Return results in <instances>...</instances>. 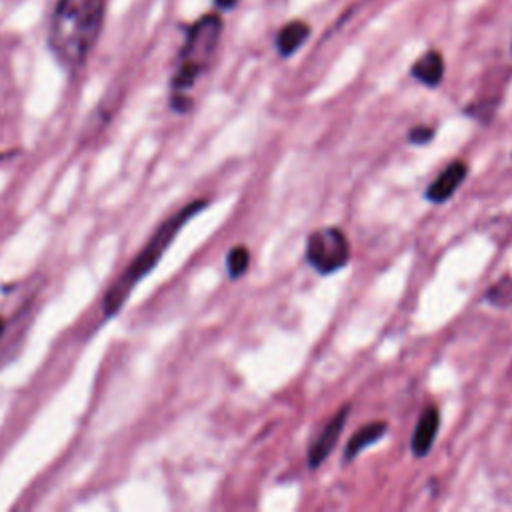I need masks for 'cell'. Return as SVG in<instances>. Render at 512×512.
Masks as SVG:
<instances>
[{
	"instance_id": "2",
	"label": "cell",
	"mask_w": 512,
	"mask_h": 512,
	"mask_svg": "<svg viewBox=\"0 0 512 512\" xmlns=\"http://www.w3.org/2000/svg\"><path fill=\"white\" fill-rule=\"evenodd\" d=\"M206 206V200H194L190 204H186L182 210H178L174 216H170L166 222H162L158 226V230L150 236V240L146 242V246L136 254V258L126 266V270L116 278V282L108 288L102 308H104V316L110 318L114 316L126 302V298L132 294L134 286L152 272V268L160 262L162 254L166 252V248L172 244V240L176 238V234L182 230V226L196 216L202 208Z\"/></svg>"
},
{
	"instance_id": "13",
	"label": "cell",
	"mask_w": 512,
	"mask_h": 512,
	"mask_svg": "<svg viewBox=\"0 0 512 512\" xmlns=\"http://www.w3.org/2000/svg\"><path fill=\"white\" fill-rule=\"evenodd\" d=\"M432 138H434V128H430V126H414L408 132V142L416 144V146L428 144Z\"/></svg>"
},
{
	"instance_id": "14",
	"label": "cell",
	"mask_w": 512,
	"mask_h": 512,
	"mask_svg": "<svg viewBox=\"0 0 512 512\" xmlns=\"http://www.w3.org/2000/svg\"><path fill=\"white\" fill-rule=\"evenodd\" d=\"M238 2H240V0H214L216 8H220V10H230V8H234Z\"/></svg>"
},
{
	"instance_id": "8",
	"label": "cell",
	"mask_w": 512,
	"mask_h": 512,
	"mask_svg": "<svg viewBox=\"0 0 512 512\" xmlns=\"http://www.w3.org/2000/svg\"><path fill=\"white\" fill-rule=\"evenodd\" d=\"M410 74L418 82H422L424 86H430V88L438 86L442 82V78H444V58H442V54L436 52V50H430V52L422 54L414 62Z\"/></svg>"
},
{
	"instance_id": "6",
	"label": "cell",
	"mask_w": 512,
	"mask_h": 512,
	"mask_svg": "<svg viewBox=\"0 0 512 512\" xmlns=\"http://www.w3.org/2000/svg\"><path fill=\"white\" fill-rule=\"evenodd\" d=\"M468 174V166L462 160H454L450 162L440 174L438 178L426 188V200L432 204H442L448 198L454 196V192L462 186L464 178Z\"/></svg>"
},
{
	"instance_id": "12",
	"label": "cell",
	"mask_w": 512,
	"mask_h": 512,
	"mask_svg": "<svg viewBox=\"0 0 512 512\" xmlns=\"http://www.w3.org/2000/svg\"><path fill=\"white\" fill-rule=\"evenodd\" d=\"M488 300L494 304H506L512 300V280L510 278H502L496 286L490 288L488 292Z\"/></svg>"
},
{
	"instance_id": "7",
	"label": "cell",
	"mask_w": 512,
	"mask_h": 512,
	"mask_svg": "<svg viewBox=\"0 0 512 512\" xmlns=\"http://www.w3.org/2000/svg\"><path fill=\"white\" fill-rule=\"evenodd\" d=\"M438 426H440V412L436 406H426L418 418V424L414 428V434H412V442H410V448H412V454L414 456H426L432 448V442L436 438V432H438Z\"/></svg>"
},
{
	"instance_id": "1",
	"label": "cell",
	"mask_w": 512,
	"mask_h": 512,
	"mask_svg": "<svg viewBox=\"0 0 512 512\" xmlns=\"http://www.w3.org/2000/svg\"><path fill=\"white\" fill-rule=\"evenodd\" d=\"M106 4L108 0L56 2L48 30V46L60 64L78 68L86 62L102 32Z\"/></svg>"
},
{
	"instance_id": "10",
	"label": "cell",
	"mask_w": 512,
	"mask_h": 512,
	"mask_svg": "<svg viewBox=\"0 0 512 512\" xmlns=\"http://www.w3.org/2000/svg\"><path fill=\"white\" fill-rule=\"evenodd\" d=\"M310 36V26L302 20H292L288 22L276 36V48L278 54L288 58L290 54H294Z\"/></svg>"
},
{
	"instance_id": "4",
	"label": "cell",
	"mask_w": 512,
	"mask_h": 512,
	"mask_svg": "<svg viewBox=\"0 0 512 512\" xmlns=\"http://www.w3.org/2000/svg\"><path fill=\"white\" fill-rule=\"evenodd\" d=\"M306 260L320 274H332L350 260V242L336 226L314 230L306 240Z\"/></svg>"
},
{
	"instance_id": "5",
	"label": "cell",
	"mask_w": 512,
	"mask_h": 512,
	"mask_svg": "<svg viewBox=\"0 0 512 512\" xmlns=\"http://www.w3.org/2000/svg\"><path fill=\"white\" fill-rule=\"evenodd\" d=\"M348 412H350V404L342 406L330 420L328 424L322 428V432L316 436V440L310 444L308 448V466L310 468H318L326 456L332 452V448L336 446L340 432L344 430V424L348 420Z\"/></svg>"
},
{
	"instance_id": "3",
	"label": "cell",
	"mask_w": 512,
	"mask_h": 512,
	"mask_svg": "<svg viewBox=\"0 0 512 512\" xmlns=\"http://www.w3.org/2000/svg\"><path fill=\"white\" fill-rule=\"evenodd\" d=\"M220 36H222V20L218 14H204L190 26L186 34V42L178 56L176 72L170 82L174 110L186 112L192 106V100L186 96V92L192 90L196 80L210 66L214 52L218 48Z\"/></svg>"
},
{
	"instance_id": "9",
	"label": "cell",
	"mask_w": 512,
	"mask_h": 512,
	"mask_svg": "<svg viewBox=\"0 0 512 512\" xmlns=\"http://www.w3.org/2000/svg\"><path fill=\"white\" fill-rule=\"evenodd\" d=\"M386 428L388 424L382 422V420H376V422H368L364 424L362 428H358L352 438L348 440L346 448H344V462H352L366 446L374 444L376 440H380L384 434H386Z\"/></svg>"
},
{
	"instance_id": "11",
	"label": "cell",
	"mask_w": 512,
	"mask_h": 512,
	"mask_svg": "<svg viewBox=\"0 0 512 512\" xmlns=\"http://www.w3.org/2000/svg\"><path fill=\"white\" fill-rule=\"evenodd\" d=\"M248 264H250V252H248L244 246H234V248L228 252L226 268H228L230 278H240V276L246 272Z\"/></svg>"
},
{
	"instance_id": "15",
	"label": "cell",
	"mask_w": 512,
	"mask_h": 512,
	"mask_svg": "<svg viewBox=\"0 0 512 512\" xmlns=\"http://www.w3.org/2000/svg\"><path fill=\"white\" fill-rule=\"evenodd\" d=\"M2 332H4V320L0 318V338H2Z\"/></svg>"
}]
</instances>
